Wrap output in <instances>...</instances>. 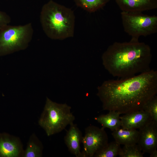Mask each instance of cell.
<instances>
[{"label": "cell", "instance_id": "ffe728a7", "mask_svg": "<svg viewBox=\"0 0 157 157\" xmlns=\"http://www.w3.org/2000/svg\"><path fill=\"white\" fill-rule=\"evenodd\" d=\"M11 22V18L5 12L0 10V29L9 24Z\"/></svg>", "mask_w": 157, "mask_h": 157}, {"label": "cell", "instance_id": "8fae6325", "mask_svg": "<svg viewBox=\"0 0 157 157\" xmlns=\"http://www.w3.org/2000/svg\"><path fill=\"white\" fill-rule=\"evenodd\" d=\"M122 12H142L157 8V0H115Z\"/></svg>", "mask_w": 157, "mask_h": 157}, {"label": "cell", "instance_id": "3957f363", "mask_svg": "<svg viewBox=\"0 0 157 157\" xmlns=\"http://www.w3.org/2000/svg\"><path fill=\"white\" fill-rule=\"evenodd\" d=\"M40 21L46 35L55 40L74 36L75 17L70 8L50 0L42 6Z\"/></svg>", "mask_w": 157, "mask_h": 157}, {"label": "cell", "instance_id": "2e32d148", "mask_svg": "<svg viewBox=\"0 0 157 157\" xmlns=\"http://www.w3.org/2000/svg\"><path fill=\"white\" fill-rule=\"evenodd\" d=\"M121 147L120 145L115 141L108 143L102 149L96 153L93 157H116L118 156Z\"/></svg>", "mask_w": 157, "mask_h": 157}, {"label": "cell", "instance_id": "e0dca14e", "mask_svg": "<svg viewBox=\"0 0 157 157\" xmlns=\"http://www.w3.org/2000/svg\"><path fill=\"white\" fill-rule=\"evenodd\" d=\"M143 152L137 144L124 145L121 147L118 156L120 157H143Z\"/></svg>", "mask_w": 157, "mask_h": 157}, {"label": "cell", "instance_id": "7c38bea8", "mask_svg": "<svg viewBox=\"0 0 157 157\" xmlns=\"http://www.w3.org/2000/svg\"><path fill=\"white\" fill-rule=\"evenodd\" d=\"M82 137V132L77 125L74 123L71 124L64 140L69 151L76 157H82L80 145Z\"/></svg>", "mask_w": 157, "mask_h": 157}, {"label": "cell", "instance_id": "4fadbf2b", "mask_svg": "<svg viewBox=\"0 0 157 157\" xmlns=\"http://www.w3.org/2000/svg\"><path fill=\"white\" fill-rule=\"evenodd\" d=\"M112 135L115 141L120 145H128L137 144L138 130L119 127L113 131Z\"/></svg>", "mask_w": 157, "mask_h": 157}, {"label": "cell", "instance_id": "5bb4252c", "mask_svg": "<svg viewBox=\"0 0 157 157\" xmlns=\"http://www.w3.org/2000/svg\"><path fill=\"white\" fill-rule=\"evenodd\" d=\"M106 115H101L94 119L101 124L104 128H108L113 131L121 127L120 119V113L117 112L110 111Z\"/></svg>", "mask_w": 157, "mask_h": 157}, {"label": "cell", "instance_id": "5b68a950", "mask_svg": "<svg viewBox=\"0 0 157 157\" xmlns=\"http://www.w3.org/2000/svg\"><path fill=\"white\" fill-rule=\"evenodd\" d=\"M33 33L31 23L18 26L8 24L0 29V57L26 49Z\"/></svg>", "mask_w": 157, "mask_h": 157}, {"label": "cell", "instance_id": "8992f818", "mask_svg": "<svg viewBox=\"0 0 157 157\" xmlns=\"http://www.w3.org/2000/svg\"><path fill=\"white\" fill-rule=\"evenodd\" d=\"M121 15L124 30L131 37V39L138 40L141 36H147L157 32L156 16L122 11Z\"/></svg>", "mask_w": 157, "mask_h": 157}, {"label": "cell", "instance_id": "ac0fdd59", "mask_svg": "<svg viewBox=\"0 0 157 157\" xmlns=\"http://www.w3.org/2000/svg\"><path fill=\"white\" fill-rule=\"evenodd\" d=\"M42 155V147L32 138L28 142L26 148L24 151V157H40Z\"/></svg>", "mask_w": 157, "mask_h": 157}, {"label": "cell", "instance_id": "52a82bcc", "mask_svg": "<svg viewBox=\"0 0 157 157\" xmlns=\"http://www.w3.org/2000/svg\"><path fill=\"white\" fill-rule=\"evenodd\" d=\"M108 143V136L104 128L93 125L88 126L85 129L82 140L83 148L82 157H93Z\"/></svg>", "mask_w": 157, "mask_h": 157}, {"label": "cell", "instance_id": "277c9868", "mask_svg": "<svg viewBox=\"0 0 157 157\" xmlns=\"http://www.w3.org/2000/svg\"><path fill=\"white\" fill-rule=\"evenodd\" d=\"M71 109L66 103L58 104L47 97L38 124L48 136L59 133L74 123L75 117Z\"/></svg>", "mask_w": 157, "mask_h": 157}, {"label": "cell", "instance_id": "44dd1931", "mask_svg": "<svg viewBox=\"0 0 157 157\" xmlns=\"http://www.w3.org/2000/svg\"><path fill=\"white\" fill-rule=\"evenodd\" d=\"M150 157H157V150L155 149L152 151L150 154Z\"/></svg>", "mask_w": 157, "mask_h": 157}, {"label": "cell", "instance_id": "30bf717a", "mask_svg": "<svg viewBox=\"0 0 157 157\" xmlns=\"http://www.w3.org/2000/svg\"><path fill=\"white\" fill-rule=\"evenodd\" d=\"M121 127L139 129L152 120L149 114L143 109L132 112L120 116Z\"/></svg>", "mask_w": 157, "mask_h": 157}, {"label": "cell", "instance_id": "6da1fadb", "mask_svg": "<svg viewBox=\"0 0 157 157\" xmlns=\"http://www.w3.org/2000/svg\"><path fill=\"white\" fill-rule=\"evenodd\" d=\"M103 110L125 114L142 110L157 93V72L150 69L135 76L104 81L97 88Z\"/></svg>", "mask_w": 157, "mask_h": 157}, {"label": "cell", "instance_id": "ba28073f", "mask_svg": "<svg viewBox=\"0 0 157 157\" xmlns=\"http://www.w3.org/2000/svg\"><path fill=\"white\" fill-rule=\"evenodd\" d=\"M138 129L137 144L142 151L150 154L157 149V122L151 120Z\"/></svg>", "mask_w": 157, "mask_h": 157}, {"label": "cell", "instance_id": "d6986e66", "mask_svg": "<svg viewBox=\"0 0 157 157\" xmlns=\"http://www.w3.org/2000/svg\"><path fill=\"white\" fill-rule=\"evenodd\" d=\"M143 109L149 114L152 120L157 122V97L156 95L146 103Z\"/></svg>", "mask_w": 157, "mask_h": 157}, {"label": "cell", "instance_id": "9c48e42d", "mask_svg": "<svg viewBox=\"0 0 157 157\" xmlns=\"http://www.w3.org/2000/svg\"><path fill=\"white\" fill-rule=\"evenodd\" d=\"M23 152L22 145L17 138L8 134L0 135V157L22 156Z\"/></svg>", "mask_w": 157, "mask_h": 157}, {"label": "cell", "instance_id": "9a60e30c", "mask_svg": "<svg viewBox=\"0 0 157 157\" xmlns=\"http://www.w3.org/2000/svg\"><path fill=\"white\" fill-rule=\"evenodd\" d=\"M76 5L86 11L93 13L99 10L110 0H74Z\"/></svg>", "mask_w": 157, "mask_h": 157}, {"label": "cell", "instance_id": "7a4b0ae2", "mask_svg": "<svg viewBox=\"0 0 157 157\" xmlns=\"http://www.w3.org/2000/svg\"><path fill=\"white\" fill-rule=\"evenodd\" d=\"M103 65L114 77H130L151 69L152 55L150 46L131 39L128 42H115L102 56Z\"/></svg>", "mask_w": 157, "mask_h": 157}]
</instances>
